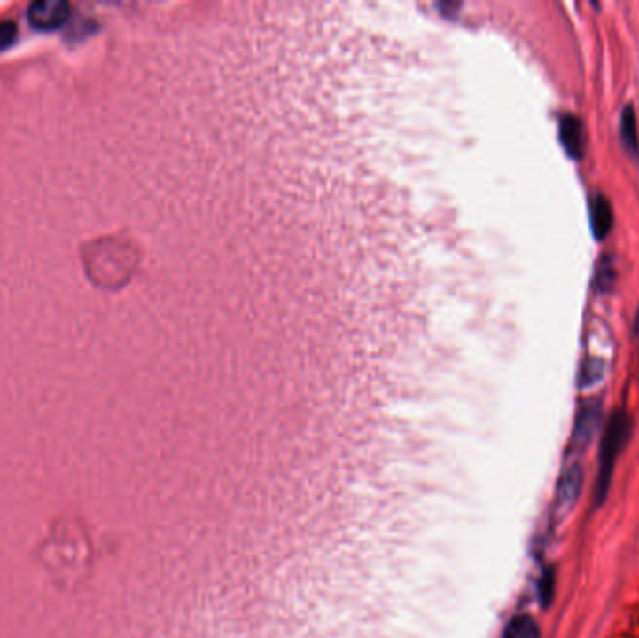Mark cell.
I'll use <instances>...</instances> for the list:
<instances>
[{"mask_svg":"<svg viewBox=\"0 0 639 638\" xmlns=\"http://www.w3.org/2000/svg\"><path fill=\"white\" fill-rule=\"evenodd\" d=\"M630 435H632L630 414L627 410H617L612 416L606 430H604L602 444H600V469H598V479H596V504L598 506L608 496L617 457L623 453Z\"/></svg>","mask_w":639,"mask_h":638,"instance_id":"6da1fadb","label":"cell"},{"mask_svg":"<svg viewBox=\"0 0 639 638\" xmlns=\"http://www.w3.org/2000/svg\"><path fill=\"white\" fill-rule=\"evenodd\" d=\"M72 6L66 0H36L27 10V17L34 28L55 30L70 20Z\"/></svg>","mask_w":639,"mask_h":638,"instance_id":"7a4b0ae2","label":"cell"},{"mask_svg":"<svg viewBox=\"0 0 639 638\" xmlns=\"http://www.w3.org/2000/svg\"><path fill=\"white\" fill-rule=\"evenodd\" d=\"M581 481H583V470L580 464L578 462L568 464L559 479L557 496H556V511L559 516L566 515L576 506L580 489H581Z\"/></svg>","mask_w":639,"mask_h":638,"instance_id":"3957f363","label":"cell"},{"mask_svg":"<svg viewBox=\"0 0 639 638\" xmlns=\"http://www.w3.org/2000/svg\"><path fill=\"white\" fill-rule=\"evenodd\" d=\"M559 141H561L568 158L580 160L583 156L585 131H583V122L576 114L566 113V114L561 116V120H559Z\"/></svg>","mask_w":639,"mask_h":638,"instance_id":"277c9868","label":"cell"},{"mask_svg":"<svg viewBox=\"0 0 639 638\" xmlns=\"http://www.w3.org/2000/svg\"><path fill=\"white\" fill-rule=\"evenodd\" d=\"M600 416L602 410L598 403H585L580 408L578 414V421H576V429H574V444L578 447H585L593 440V435L596 433V429L600 425Z\"/></svg>","mask_w":639,"mask_h":638,"instance_id":"5b68a950","label":"cell"},{"mask_svg":"<svg viewBox=\"0 0 639 638\" xmlns=\"http://www.w3.org/2000/svg\"><path fill=\"white\" fill-rule=\"evenodd\" d=\"M589 217L591 227L596 240H604L613 227V212L612 204L604 195H595L589 204Z\"/></svg>","mask_w":639,"mask_h":638,"instance_id":"8992f818","label":"cell"},{"mask_svg":"<svg viewBox=\"0 0 639 638\" xmlns=\"http://www.w3.org/2000/svg\"><path fill=\"white\" fill-rule=\"evenodd\" d=\"M619 135L620 143L632 158H639V137H637V122H635V111L632 106H627L620 113L619 122Z\"/></svg>","mask_w":639,"mask_h":638,"instance_id":"52a82bcc","label":"cell"},{"mask_svg":"<svg viewBox=\"0 0 639 638\" xmlns=\"http://www.w3.org/2000/svg\"><path fill=\"white\" fill-rule=\"evenodd\" d=\"M503 638H541V631L531 616H516L509 622Z\"/></svg>","mask_w":639,"mask_h":638,"instance_id":"ba28073f","label":"cell"},{"mask_svg":"<svg viewBox=\"0 0 639 638\" xmlns=\"http://www.w3.org/2000/svg\"><path fill=\"white\" fill-rule=\"evenodd\" d=\"M615 281V270L613 264L608 256H604L602 261L596 266V275H595V290L600 292V295H606V292L612 290Z\"/></svg>","mask_w":639,"mask_h":638,"instance_id":"9c48e42d","label":"cell"},{"mask_svg":"<svg viewBox=\"0 0 639 638\" xmlns=\"http://www.w3.org/2000/svg\"><path fill=\"white\" fill-rule=\"evenodd\" d=\"M604 374V364L600 359H587L583 367H581V376H580V386L583 388H589L593 384H596L600 378Z\"/></svg>","mask_w":639,"mask_h":638,"instance_id":"30bf717a","label":"cell"},{"mask_svg":"<svg viewBox=\"0 0 639 638\" xmlns=\"http://www.w3.org/2000/svg\"><path fill=\"white\" fill-rule=\"evenodd\" d=\"M554 584H556L554 569H546V571L541 577V580H539V599H541V605L544 609L549 605V601L554 599Z\"/></svg>","mask_w":639,"mask_h":638,"instance_id":"8fae6325","label":"cell"},{"mask_svg":"<svg viewBox=\"0 0 639 638\" xmlns=\"http://www.w3.org/2000/svg\"><path fill=\"white\" fill-rule=\"evenodd\" d=\"M17 38V27L12 21H0V51L8 49Z\"/></svg>","mask_w":639,"mask_h":638,"instance_id":"7c38bea8","label":"cell"},{"mask_svg":"<svg viewBox=\"0 0 639 638\" xmlns=\"http://www.w3.org/2000/svg\"><path fill=\"white\" fill-rule=\"evenodd\" d=\"M634 332L639 334V311H637V317H635V322H634Z\"/></svg>","mask_w":639,"mask_h":638,"instance_id":"4fadbf2b","label":"cell"}]
</instances>
